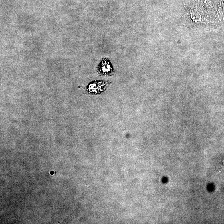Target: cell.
Segmentation results:
<instances>
[{
  "label": "cell",
  "mask_w": 224,
  "mask_h": 224,
  "mask_svg": "<svg viewBox=\"0 0 224 224\" xmlns=\"http://www.w3.org/2000/svg\"><path fill=\"white\" fill-rule=\"evenodd\" d=\"M97 72L100 76L112 75L114 71L110 61L107 58H103L98 67Z\"/></svg>",
  "instance_id": "cell-2"
},
{
  "label": "cell",
  "mask_w": 224,
  "mask_h": 224,
  "mask_svg": "<svg viewBox=\"0 0 224 224\" xmlns=\"http://www.w3.org/2000/svg\"><path fill=\"white\" fill-rule=\"evenodd\" d=\"M111 82L103 81H95L91 82L88 86L87 90L91 94H99L106 91Z\"/></svg>",
  "instance_id": "cell-1"
}]
</instances>
